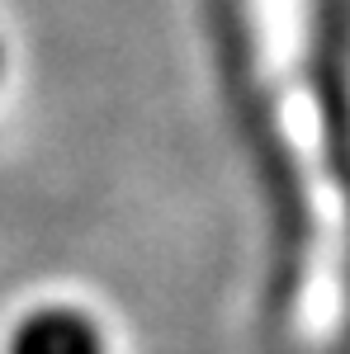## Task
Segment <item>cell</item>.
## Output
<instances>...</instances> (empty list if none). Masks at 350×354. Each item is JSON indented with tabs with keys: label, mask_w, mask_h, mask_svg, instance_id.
<instances>
[{
	"label": "cell",
	"mask_w": 350,
	"mask_h": 354,
	"mask_svg": "<svg viewBox=\"0 0 350 354\" xmlns=\"http://www.w3.org/2000/svg\"><path fill=\"white\" fill-rule=\"evenodd\" d=\"M15 354H95V335L76 317H43L15 340Z\"/></svg>",
	"instance_id": "6da1fadb"
}]
</instances>
